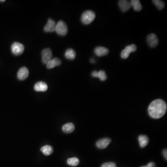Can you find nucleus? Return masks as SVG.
<instances>
[{
	"instance_id": "1",
	"label": "nucleus",
	"mask_w": 167,
	"mask_h": 167,
	"mask_svg": "<svg viewBox=\"0 0 167 167\" xmlns=\"http://www.w3.org/2000/svg\"><path fill=\"white\" fill-rule=\"evenodd\" d=\"M167 106L166 102L163 100L157 99L151 102L149 108L148 112L151 118L158 119L162 118L165 114Z\"/></svg>"
},
{
	"instance_id": "2",
	"label": "nucleus",
	"mask_w": 167,
	"mask_h": 167,
	"mask_svg": "<svg viewBox=\"0 0 167 167\" xmlns=\"http://www.w3.org/2000/svg\"><path fill=\"white\" fill-rule=\"evenodd\" d=\"M96 17V14L91 10H87L83 13L81 16V21L84 24L91 23Z\"/></svg>"
},
{
	"instance_id": "3",
	"label": "nucleus",
	"mask_w": 167,
	"mask_h": 167,
	"mask_svg": "<svg viewBox=\"0 0 167 167\" xmlns=\"http://www.w3.org/2000/svg\"><path fill=\"white\" fill-rule=\"evenodd\" d=\"M55 31L59 35L65 36L67 34L68 27L66 23L63 21H60L56 24Z\"/></svg>"
},
{
	"instance_id": "4",
	"label": "nucleus",
	"mask_w": 167,
	"mask_h": 167,
	"mask_svg": "<svg viewBox=\"0 0 167 167\" xmlns=\"http://www.w3.org/2000/svg\"><path fill=\"white\" fill-rule=\"evenodd\" d=\"M11 51L13 55H22L24 51V46L22 43L15 42L12 45Z\"/></svg>"
},
{
	"instance_id": "5",
	"label": "nucleus",
	"mask_w": 167,
	"mask_h": 167,
	"mask_svg": "<svg viewBox=\"0 0 167 167\" xmlns=\"http://www.w3.org/2000/svg\"><path fill=\"white\" fill-rule=\"evenodd\" d=\"M137 49V47L135 44H132L131 45L127 46L125 49L122 51L121 53V56L122 58H128L129 56L130 52H134Z\"/></svg>"
},
{
	"instance_id": "6",
	"label": "nucleus",
	"mask_w": 167,
	"mask_h": 167,
	"mask_svg": "<svg viewBox=\"0 0 167 167\" xmlns=\"http://www.w3.org/2000/svg\"><path fill=\"white\" fill-rule=\"evenodd\" d=\"M52 58V52L50 48H46L42 51V61L44 64H46Z\"/></svg>"
},
{
	"instance_id": "7",
	"label": "nucleus",
	"mask_w": 167,
	"mask_h": 167,
	"mask_svg": "<svg viewBox=\"0 0 167 167\" xmlns=\"http://www.w3.org/2000/svg\"><path fill=\"white\" fill-rule=\"evenodd\" d=\"M147 40L149 45L151 47H156L159 42L158 38L154 34H150L147 38Z\"/></svg>"
},
{
	"instance_id": "8",
	"label": "nucleus",
	"mask_w": 167,
	"mask_h": 167,
	"mask_svg": "<svg viewBox=\"0 0 167 167\" xmlns=\"http://www.w3.org/2000/svg\"><path fill=\"white\" fill-rule=\"evenodd\" d=\"M56 23L53 19H49L46 26L44 27V31L46 32H53L55 31Z\"/></svg>"
},
{
	"instance_id": "9",
	"label": "nucleus",
	"mask_w": 167,
	"mask_h": 167,
	"mask_svg": "<svg viewBox=\"0 0 167 167\" xmlns=\"http://www.w3.org/2000/svg\"><path fill=\"white\" fill-rule=\"evenodd\" d=\"M29 75V71L26 67H22L19 70L17 73V78L19 80L26 79Z\"/></svg>"
},
{
	"instance_id": "10",
	"label": "nucleus",
	"mask_w": 167,
	"mask_h": 167,
	"mask_svg": "<svg viewBox=\"0 0 167 167\" xmlns=\"http://www.w3.org/2000/svg\"><path fill=\"white\" fill-rule=\"evenodd\" d=\"M111 141L112 140L109 138H104V139H101L99 141H97L96 143V145L97 148L99 149H105L110 145Z\"/></svg>"
},
{
	"instance_id": "11",
	"label": "nucleus",
	"mask_w": 167,
	"mask_h": 167,
	"mask_svg": "<svg viewBox=\"0 0 167 167\" xmlns=\"http://www.w3.org/2000/svg\"><path fill=\"white\" fill-rule=\"evenodd\" d=\"M109 50L108 49L103 46H97L94 50V52L97 56L102 57L108 55Z\"/></svg>"
},
{
	"instance_id": "12",
	"label": "nucleus",
	"mask_w": 167,
	"mask_h": 167,
	"mask_svg": "<svg viewBox=\"0 0 167 167\" xmlns=\"http://www.w3.org/2000/svg\"><path fill=\"white\" fill-rule=\"evenodd\" d=\"M118 5L121 10L124 12L128 11L131 7L130 1L126 0L119 1Z\"/></svg>"
},
{
	"instance_id": "13",
	"label": "nucleus",
	"mask_w": 167,
	"mask_h": 167,
	"mask_svg": "<svg viewBox=\"0 0 167 167\" xmlns=\"http://www.w3.org/2000/svg\"><path fill=\"white\" fill-rule=\"evenodd\" d=\"M61 61L58 58H52L51 61L46 64L47 68L52 69L57 66H60L61 64Z\"/></svg>"
},
{
	"instance_id": "14",
	"label": "nucleus",
	"mask_w": 167,
	"mask_h": 167,
	"mask_svg": "<svg viewBox=\"0 0 167 167\" xmlns=\"http://www.w3.org/2000/svg\"><path fill=\"white\" fill-rule=\"evenodd\" d=\"M48 88L47 84L43 81H39L35 84L34 89L36 91H45Z\"/></svg>"
},
{
	"instance_id": "15",
	"label": "nucleus",
	"mask_w": 167,
	"mask_h": 167,
	"mask_svg": "<svg viewBox=\"0 0 167 167\" xmlns=\"http://www.w3.org/2000/svg\"><path fill=\"white\" fill-rule=\"evenodd\" d=\"M92 77L99 78L101 81H105L107 79V75L106 72L103 70H100L99 72L93 71L91 73Z\"/></svg>"
},
{
	"instance_id": "16",
	"label": "nucleus",
	"mask_w": 167,
	"mask_h": 167,
	"mask_svg": "<svg viewBox=\"0 0 167 167\" xmlns=\"http://www.w3.org/2000/svg\"><path fill=\"white\" fill-rule=\"evenodd\" d=\"M75 130V126L71 123L66 124L62 126V130L66 133H70Z\"/></svg>"
},
{
	"instance_id": "17",
	"label": "nucleus",
	"mask_w": 167,
	"mask_h": 167,
	"mask_svg": "<svg viewBox=\"0 0 167 167\" xmlns=\"http://www.w3.org/2000/svg\"><path fill=\"white\" fill-rule=\"evenodd\" d=\"M140 146L141 148H145L148 145L149 139L148 136L146 135H140L139 137Z\"/></svg>"
},
{
	"instance_id": "18",
	"label": "nucleus",
	"mask_w": 167,
	"mask_h": 167,
	"mask_svg": "<svg viewBox=\"0 0 167 167\" xmlns=\"http://www.w3.org/2000/svg\"><path fill=\"white\" fill-rule=\"evenodd\" d=\"M40 151L42 152V153L45 156H49L51 154H52L53 151V148L50 145H46L44 146L41 147L40 149Z\"/></svg>"
},
{
	"instance_id": "19",
	"label": "nucleus",
	"mask_w": 167,
	"mask_h": 167,
	"mask_svg": "<svg viewBox=\"0 0 167 167\" xmlns=\"http://www.w3.org/2000/svg\"><path fill=\"white\" fill-rule=\"evenodd\" d=\"M130 3L131 6L136 11H140L142 9V5L140 1L139 0H132L130 1Z\"/></svg>"
},
{
	"instance_id": "20",
	"label": "nucleus",
	"mask_w": 167,
	"mask_h": 167,
	"mask_svg": "<svg viewBox=\"0 0 167 167\" xmlns=\"http://www.w3.org/2000/svg\"><path fill=\"white\" fill-rule=\"evenodd\" d=\"M66 58L69 60H73L76 57V52L75 51L71 48H69L66 51L65 54Z\"/></svg>"
},
{
	"instance_id": "21",
	"label": "nucleus",
	"mask_w": 167,
	"mask_h": 167,
	"mask_svg": "<svg viewBox=\"0 0 167 167\" xmlns=\"http://www.w3.org/2000/svg\"><path fill=\"white\" fill-rule=\"evenodd\" d=\"M67 163L70 166H76L79 164V160L77 157H72L68 159Z\"/></svg>"
},
{
	"instance_id": "22",
	"label": "nucleus",
	"mask_w": 167,
	"mask_h": 167,
	"mask_svg": "<svg viewBox=\"0 0 167 167\" xmlns=\"http://www.w3.org/2000/svg\"><path fill=\"white\" fill-rule=\"evenodd\" d=\"M153 2L155 5L156 6V7L160 10L163 9L165 7V3L162 1L154 0V1H153Z\"/></svg>"
},
{
	"instance_id": "23",
	"label": "nucleus",
	"mask_w": 167,
	"mask_h": 167,
	"mask_svg": "<svg viewBox=\"0 0 167 167\" xmlns=\"http://www.w3.org/2000/svg\"><path fill=\"white\" fill-rule=\"evenodd\" d=\"M101 167H117V165L114 163L109 162L104 163L102 165Z\"/></svg>"
},
{
	"instance_id": "24",
	"label": "nucleus",
	"mask_w": 167,
	"mask_h": 167,
	"mask_svg": "<svg viewBox=\"0 0 167 167\" xmlns=\"http://www.w3.org/2000/svg\"><path fill=\"white\" fill-rule=\"evenodd\" d=\"M141 167H156V165L153 162H151L146 166H142Z\"/></svg>"
},
{
	"instance_id": "25",
	"label": "nucleus",
	"mask_w": 167,
	"mask_h": 167,
	"mask_svg": "<svg viewBox=\"0 0 167 167\" xmlns=\"http://www.w3.org/2000/svg\"><path fill=\"white\" fill-rule=\"evenodd\" d=\"M163 155L164 156V158L165 159L167 160V149H165L164 150V151H163Z\"/></svg>"
},
{
	"instance_id": "26",
	"label": "nucleus",
	"mask_w": 167,
	"mask_h": 167,
	"mask_svg": "<svg viewBox=\"0 0 167 167\" xmlns=\"http://www.w3.org/2000/svg\"><path fill=\"white\" fill-rule=\"evenodd\" d=\"M90 62L91 63H94L95 61L94 59H93V58H91V59Z\"/></svg>"
},
{
	"instance_id": "27",
	"label": "nucleus",
	"mask_w": 167,
	"mask_h": 167,
	"mask_svg": "<svg viewBox=\"0 0 167 167\" xmlns=\"http://www.w3.org/2000/svg\"><path fill=\"white\" fill-rule=\"evenodd\" d=\"M4 1V0H3V1H1V2H2V1Z\"/></svg>"
}]
</instances>
